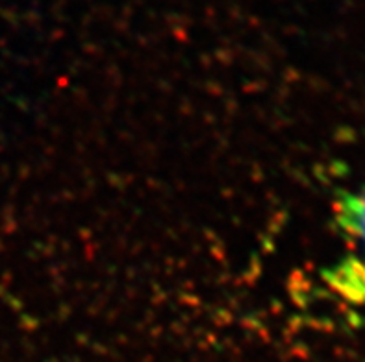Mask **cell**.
Listing matches in <instances>:
<instances>
[{
	"label": "cell",
	"instance_id": "1",
	"mask_svg": "<svg viewBox=\"0 0 365 362\" xmlns=\"http://www.w3.org/2000/svg\"><path fill=\"white\" fill-rule=\"evenodd\" d=\"M343 253L330 272V284L365 321V178L338 206Z\"/></svg>",
	"mask_w": 365,
	"mask_h": 362
}]
</instances>
